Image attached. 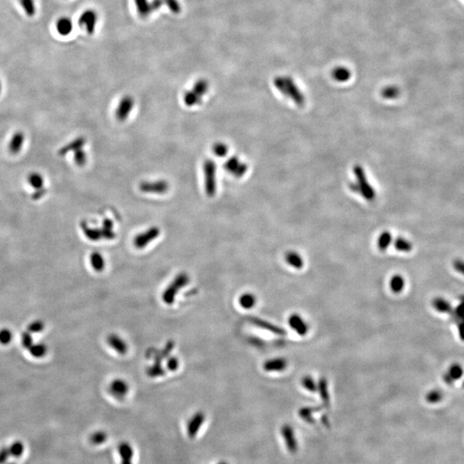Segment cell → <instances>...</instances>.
Wrapping results in <instances>:
<instances>
[{
  "label": "cell",
  "instance_id": "c3c4849f",
  "mask_svg": "<svg viewBox=\"0 0 464 464\" xmlns=\"http://www.w3.org/2000/svg\"><path fill=\"white\" fill-rule=\"evenodd\" d=\"M163 2L166 3L167 6L169 7L172 12L175 14H178L181 12V4H180L178 0H163Z\"/></svg>",
  "mask_w": 464,
  "mask_h": 464
},
{
  "label": "cell",
  "instance_id": "7c38bea8",
  "mask_svg": "<svg viewBox=\"0 0 464 464\" xmlns=\"http://www.w3.org/2000/svg\"><path fill=\"white\" fill-rule=\"evenodd\" d=\"M289 326L291 330H294L296 333L304 336L309 331V326L304 318L298 314H291L288 318Z\"/></svg>",
  "mask_w": 464,
  "mask_h": 464
},
{
  "label": "cell",
  "instance_id": "44dd1931",
  "mask_svg": "<svg viewBox=\"0 0 464 464\" xmlns=\"http://www.w3.org/2000/svg\"><path fill=\"white\" fill-rule=\"evenodd\" d=\"M392 235L388 231H384L378 236L377 240V246L378 250L381 252H384L388 250V248L392 244Z\"/></svg>",
  "mask_w": 464,
  "mask_h": 464
},
{
  "label": "cell",
  "instance_id": "74e56055",
  "mask_svg": "<svg viewBox=\"0 0 464 464\" xmlns=\"http://www.w3.org/2000/svg\"><path fill=\"white\" fill-rule=\"evenodd\" d=\"M302 386L311 393H316L317 391V384L311 376H304L301 380Z\"/></svg>",
  "mask_w": 464,
  "mask_h": 464
},
{
  "label": "cell",
  "instance_id": "9a60e30c",
  "mask_svg": "<svg viewBox=\"0 0 464 464\" xmlns=\"http://www.w3.org/2000/svg\"><path fill=\"white\" fill-rule=\"evenodd\" d=\"M250 322H251V324H254V325L259 327V328L263 329V330H267L269 332L275 333V334H278V335H285V333H286L285 330H284V329H281L280 327L274 325V324H272L271 323H269V322L263 320V319L257 318V317H252V318L250 319Z\"/></svg>",
  "mask_w": 464,
  "mask_h": 464
},
{
  "label": "cell",
  "instance_id": "f1b7e54d",
  "mask_svg": "<svg viewBox=\"0 0 464 464\" xmlns=\"http://www.w3.org/2000/svg\"><path fill=\"white\" fill-rule=\"evenodd\" d=\"M432 306L434 307L436 311L441 313H451L452 311V305L444 298H435L432 301Z\"/></svg>",
  "mask_w": 464,
  "mask_h": 464
},
{
  "label": "cell",
  "instance_id": "4316f807",
  "mask_svg": "<svg viewBox=\"0 0 464 464\" xmlns=\"http://www.w3.org/2000/svg\"><path fill=\"white\" fill-rule=\"evenodd\" d=\"M82 228H83L85 236H86L90 240L93 241V242H97V241H99L100 239L103 238L102 229L89 227L85 223H83V224H82Z\"/></svg>",
  "mask_w": 464,
  "mask_h": 464
},
{
  "label": "cell",
  "instance_id": "11a10c76",
  "mask_svg": "<svg viewBox=\"0 0 464 464\" xmlns=\"http://www.w3.org/2000/svg\"><path fill=\"white\" fill-rule=\"evenodd\" d=\"M163 0H152L151 2V9L153 11L158 10L162 4H163Z\"/></svg>",
  "mask_w": 464,
  "mask_h": 464
},
{
  "label": "cell",
  "instance_id": "5b68a950",
  "mask_svg": "<svg viewBox=\"0 0 464 464\" xmlns=\"http://www.w3.org/2000/svg\"><path fill=\"white\" fill-rule=\"evenodd\" d=\"M160 236V229L157 226L149 228L145 231L138 234L133 239V244L138 250H143L145 247L156 240Z\"/></svg>",
  "mask_w": 464,
  "mask_h": 464
},
{
  "label": "cell",
  "instance_id": "e0dca14e",
  "mask_svg": "<svg viewBox=\"0 0 464 464\" xmlns=\"http://www.w3.org/2000/svg\"><path fill=\"white\" fill-rule=\"evenodd\" d=\"M119 454L121 458V464H133L134 456L133 448L128 442H122L119 445Z\"/></svg>",
  "mask_w": 464,
  "mask_h": 464
},
{
  "label": "cell",
  "instance_id": "30bf717a",
  "mask_svg": "<svg viewBox=\"0 0 464 464\" xmlns=\"http://www.w3.org/2000/svg\"><path fill=\"white\" fill-rule=\"evenodd\" d=\"M205 413L199 411L195 413L188 423V435L190 439H195L199 431L201 428L202 425L205 422Z\"/></svg>",
  "mask_w": 464,
  "mask_h": 464
},
{
  "label": "cell",
  "instance_id": "ee69618b",
  "mask_svg": "<svg viewBox=\"0 0 464 464\" xmlns=\"http://www.w3.org/2000/svg\"><path fill=\"white\" fill-rule=\"evenodd\" d=\"M442 399H443V394L441 391H437V390L430 391L429 393L426 396V400L429 403H437Z\"/></svg>",
  "mask_w": 464,
  "mask_h": 464
},
{
  "label": "cell",
  "instance_id": "d590c367",
  "mask_svg": "<svg viewBox=\"0 0 464 464\" xmlns=\"http://www.w3.org/2000/svg\"><path fill=\"white\" fill-rule=\"evenodd\" d=\"M19 3L23 7L27 16H35L36 12L35 0H19Z\"/></svg>",
  "mask_w": 464,
  "mask_h": 464
},
{
  "label": "cell",
  "instance_id": "bcb514c9",
  "mask_svg": "<svg viewBox=\"0 0 464 464\" xmlns=\"http://www.w3.org/2000/svg\"><path fill=\"white\" fill-rule=\"evenodd\" d=\"M44 323L42 321L36 320L32 322L28 327V331L29 333H40L44 330Z\"/></svg>",
  "mask_w": 464,
  "mask_h": 464
},
{
  "label": "cell",
  "instance_id": "f5cc1de1",
  "mask_svg": "<svg viewBox=\"0 0 464 464\" xmlns=\"http://www.w3.org/2000/svg\"><path fill=\"white\" fill-rule=\"evenodd\" d=\"M10 453L9 448L3 447L0 450V464H4L10 458Z\"/></svg>",
  "mask_w": 464,
  "mask_h": 464
},
{
  "label": "cell",
  "instance_id": "60d3db41",
  "mask_svg": "<svg viewBox=\"0 0 464 464\" xmlns=\"http://www.w3.org/2000/svg\"><path fill=\"white\" fill-rule=\"evenodd\" d=\"M84 143H85L84 138H77V139H76V140H74L72 143H70V144H69V145H67V146H66V147L63 148V149L61 150V154H63V155H64V154L66 153L68 151H70V150L76 151V150H77V149H80V148L83 147Z\"/></svg>",
  "mask_w": 464,
  "mask_h": 464
},
{
  "label": "cell",
  "instance_id": "52a82bcc",
  "mask_svg": "<svg viewBox=\"0 0 464 464\" xmlns=\"http://www.w3.org/2000/svg\"><path fill=\"white\" fill-rule=\"evenodd\" d=\"M170 189V184L164 180H158L153 182H143L139 185V189L145 194L163 195Z\"/></svg>",
  "mask_w": 464,
  "mask_h": 464
},
{
  "label": "cell",
  "instance_id": "2e32d148",
  "mask_svg": "<svg viewBox=\"0 0 464 464\" xmlns=\"http://www.w3.org/2000/svg\"><path fill=\"white\" fill-rule=\"evenodd\" d=\"M287 367V361L284 358H273L266 360L263 369L267 372H280L285 371Z\"/></svg>",
  "mask_w": 464,
  "mask_h": 464
},
{
  "label": "cell",
  "instance_id": "4dcf8cb0",
  "mask_svg": "<svg viewBox=\"0 0 464 464\" xmlns=\"http://www.w3.org/2000/svg\"><path fill=\"white\" fill-rule=\"evenodd\" d=\"M400 95V89L396 85H388L383 88L381 96L383 98L387 100H394Z\"/></svg>",
  "mask_w": 464,
  "mask_h": 464
},
{
  "label": "cell",
  "instance_id": "3957f363",
  "mask_svg": "<svg viewBox=\"0 0 464 464\" xmlns=\"http://www.w3.org/2000/svg\"><path fill=\"white\" fill-rule=\"evenodd\" d=\"M189 282V275L185 272H181L176 276V278H174L173 281L171 282L170 285L167 286L166 289L163 291L162 299L164 302V304H168V305L173 304L177 293L179 292L181 289L188 285Z\"/></svg>",
  "mask_w": 464,
  "mask_h": 464
},
{
  "label": "cell",
  "instance_id": "83f0119b",
  "mask_svg": "<svg viewBox=\"0 0 464 464\" xmlns=\"http://www.w3.org/2000/svg\"><path fill=\"white\" fill-rule=\"evenodd\" d=\"M317 391L320 393L321 398L326 406H330V399L329 391H328V383L324 378H321L319 383L317 384Z\"/></svg>",
  "mask_w": 464,
  "mask_h": 464
},
{
  "label": "cell",
  "instance_id": "cb8c5ba5",
  "mask_svg": "<svg viewBox=\"0 0 464 464\" xmlns=\"http://www.w3.org/2000/svg\"><path fill=\"white\" fill-rule=\"evenodd\" d=\"M90 260V265L96 272H102L105 268V260L99 252H93Z\"/></svg>",
  "mask_w": 464,
  "mask_h": 464
},
{
  "label": "cell",
  "instance_id": "ab89813d",
  "mask_svg": "<svg viewBox=\"0 0 464 464\" xmlns=\"http://www.w3.org/2000/svg\"><path fill=\"white\" fill-rule=\"evenodd\" d=\"M229 151V147L223 142H217L212 145V152L218 157H225Z\"/></svg>",
  "mask_w": 464,
  "mask_h": 464
},
{
  "label": "cell",
  "instance_id": "7dc6e473",
  "mask_svg": "<svg viewBox=\"0 0 464 464\" xmlns=\"http://www.w3.org/2000/svg\"><path fill=\"white\" fill-rule=\"evenodd\" d=\"M312 413H313V408L312 407H303L299 411V415H300L302 419L309 423L314 422Z\"/></svg>",
  "mask_w": 464,
  "mask_h": 464
},
{
  "label": "cell",
  "instance_id": "91938a15",
  "mask_svg": "<svg viewBox=\"0 0 464 464\" xmlns=\"http://www.w3.org/2000/svg\"><path fill=\"white\" fill-rule=\"evenodd\" d=\"M15 464V463H10V464Z\"/></svg>",
  "mask_w": 464,
  "mask_h": 464
},
{
  "label": "cell",
  "instance_id": "9c48e42d",
  "mask_svg": "<svg viewBox=\"0 0 464 464\" xmlns=\"http://www.w3.org/2000/svg\"><path fill=\"white\" fill-rule=\"evenodd\" d=\"M98 20V15L94 10L89 9V10H84L81 14L78 23L83 28L85 29L87 32L89 34H93L96 30V23Z\"/></svg>",
  "mask_w": 464,
  "mask_h": 464
},
{
  "label": "cell",
  "instance_id": "d4e9b609",
  "mask_svg": "<svg viewBox=\"0 0 464 464\" xmlns=\"http://www.w3.org/2000/svg\"><path fill=\"white\" fill-rule=\"evenodd\" d=\"M238 303L240 304L242 308L245 310H250L255 307L256 304V297L253 293L250 292H245L244 294L240 296L238 299Z\"/></svg>",
  "mask_w": 464,
  "mask_h": 464
},
{
  "label": "cell",
  "instance_id": "f35d334b",
  "mask_svg": "<svg viewBox=\"0 0 464 464\" xmlns=\"http://www.w3.org/2000/svg\"><path fill=\"white\" fill-rule=\"evenodd\" d=\"M107 439H108V434L107 432H103V431H97V432H94L90 438V442L95 445H102L107 441Z\"/></svg>",
  "mask_w": 464,
  "mask_h": 464
},
{
  "label": "cell",
  "instance_id": "836d02e7",
  "mask_svg": "<svg viewBox=\"0 0 464 464\" xmlns=\"http://www.w3.org/2000/svg\"><path fill=\"white\" fill-rule=\"evenodd\" d=\"M29 352L33 357H35L36 359H40V358H42L43 356L46 355L47 346L42 343L33 344L32 346L29 348Z\"/></svg>",
  "mask_w": 464,
  "mask_h": 464
},
{
  "label": "cell",
  "instance_id": "484cf974",
  "mask_svg": "<svg viewBox=\"0 0 464 464\" xmlns=\"http://www.w3.org/2000/svg\"><path fill=\"white\" fill-rule=\"evenodd\" d=\"M191 90H192L193 92L196 94V96L202 99L203 96H205V94L208 91L209 83L207 80H205L204 78L199 79V80L196 81Z\"/></svg>",
  "mask_w": 464,
  "mask_h": 464
},
{
  "label": "cell",
  "instance_id": "5bb4252c",
  "mask_svg": "<svg viewBox=\"0 0 464 464\" xmlns=\"http://www.w3.org/2000/svg\"><path fill=\"white\" fill-rule=\"evenodd\" d=\"M108 344L111 348L114 349L117 353L121 355H124L128 351V346L127 342L122 337L119 336L116 333H111L107 339Z\"/></svg>",
  "mask_w": 464,
  "mask_h": 464
},
{
  "label": "cell",
  "instance_id": "f907efd6",
  "mask_svg": "<svg viewBox=\"0 0 464 464\" xmlns=\"http://www.w3.org/2000/svg\"><path fill=\"white\" fill-rule=\"evenodd\" d=\"M22 345H23V347L26 349H29L31 346H32L33 344V339L31 334L29 333V331L28 332H24V333L22 334Z\"/></svg>",
  "mask_w": 464,
  "mask_h": 464
},
{
  "label": "cell",
  "instance_id": "d6986e66",
  "mask_svg": "<svg viewBox=\"0 0 464 464\" xmlns=\"http://www.w3.org/2000/svg\"><path fill=\"white\" fill-rule=\"evenodd\" d=\"M285 261L289 266L294 269H298V270L301 269L304 265V259L300 256V254L293 250L285 253Z\"/></svg>",
  "mask_w": 464,
  "mask_h": 464
},
{
  "label": "cell",
  "instance_id": "ac0fdd59",
  "mask_svg": "<svg viewBox=\"0 0 464 464\" xmlns=\"http://www.w3.org/2000/svg\"><path fill=\"white\" fill-rule=\"evenodd\" d=\"M331 76L337 83H343L348 82L352 77V71L348 67L344 66H338L331 71Z\"/></svg>",
  "mask_w": 464,
  "mask_h": 464
},
{
  "label": "cell",
  "instance_id": "ffe728a7",
  "mask_svg": "<svg viewBox=\"0 0 464 464\" xmlns=\"http://www.w3.org/2000/svg\"><path fill=\"white\" fill-rule=\"evenodd\" d=\"M56 28H57L58 32L61 35L66 36V35H68L71 32L72 28H73V24H72L70 18H69L67 16H63V17H61L58 20V22L56 23Z\"/></svg>",
  "mask_w": 464,
  "mask_h": 464
},
{
  "label": "cell",
  "instance_id": "ba28073f",
  "mask_svg": "<svg viewBox=\"0 0 464 464\" xmlns=\"http://www.w3.org/2000/svg\"><path fill=\"white\" fill-rule=\"evenodd\" d=\"M134 107V100L130 96H125L120 101L119 105L116 108V117L119 122H124L131 114L132 110Z\"/></svg>",
  "mask_w": 464,
  "mask_h": 464
},
{
  "label": "cell",
  "instance_id": "6f0895ef",
  "mask_svg": "<svg viewBox=\"0 0 464 464\" xmlns=\"http://www.w3.org/2000/svg\"><path fill=\"white\" fill-rule=\"evenodd\" d=\"M228 464L227 463H225V462H221V463H219V464Z\"/></svg>",
  "mask_w": 464,
  "mask_h": 464
},
{
  "label": "cell",
  "instance_id": "603a6c76",
  "mask_svg": "<svg viewBox=\"0 0 464 464\" xmlns=\"http://www.w3.org/2000/svg\"><path fill=\"white\" fill-rule=\"evenodd\" d=\"M405 287V279L400 274H395L392 276L390 280V288L391 291L394 292L396 294L400 293L403 291Z\"/></svg>",
  "mask_w": 464,
  "mask_h": 464
},
{
  "label": "cell",
  "instance_id": "db71d44e",
  "mask_svg": "<svg viewBox=\"0 0 464 464\" xmlns=\"http://www.w3.org/2000/svg\"><path fill=\"white\" fill-rule=\"evenodd\" d=\"M455 318L458 319H464V301L458 305V308L455 310Z\"/></svg>",
  "mask_w": 464,
  "mask_h": 464
},
{
  "label": "cell",
  "instance_id": "8992f818",
  "mask_svg": "<svg viewBox=\"0 0 464 464\" xmlns=\"http://www.w3.org/2000/svg\"><path fill=\"white\" fill-rule=\"evenodd\" d=\"M224 170L227 171L228 173L231 174L232 176L240 178L247 173L249 170V166L247 163H244L241 160L239 157L237 156L230 157L224 165Z\"/></svg>",
  "mask_w": 464,
  "mask_h": 464
},
{
  "label": "cell",
  "instance_id": "4fadbf2b",
  "mask_svg": "<svg viewBox=\"0 0 464 464\" xmlns=\"http://www.w3.org/2000/svg\"><path fill=\"white\" fill-rule=\"evenodd\" d=\"M129 385L123 379H115L109 384V393L117 399H122L128 394Z\"/></svg>",
  "mask_w": 464,
  "mask_h": 464
},
{
  "label": "cell",
  "instance_id": "816d5d0a",
  "mask_svg": "<svg viewBox=\"0 0 464 464\" xmlns=\"http://www.w3.org/2000/svg\"><path fill=\"white\" fill-rule=\"evenodd\" d=\"M167 367L170 371H176L179 367V360L176 357H170L167 361Z\"/></svg>",
  "mask_w": 464,
  "mask_h": 464
},
{
  "label": "cell",
  "instance_id": "e575fe53",
  "mask_svg": "<svg viewBox=\"0 0 464 464\" xmlns=\"http://www.w3.org/2000/svg\"><path fill=\"white\" fill-rule=\"evenodd\" d=\"M464 376V369L458 364H453L449 369L448 377L452 381L459 380Z\"/></svg>",
  "mask_w": 464,
  "mask_h": 464
},
{
  "label": "cell",
  "instance_id": "680465c9",
  "mask_svg": "<svg viewBox=\"0 0 464 464\" xmlns=\"http://www.w3.org/2000/svg\"><path fill=\"white\" fill-rule=\"evenodd\" d=\"M0 92H1V83H0Z\"/></svg>",
  "mask_w": 464,
  "mask_h": 464
},
{
  "label": "cell",
  "instance_id": "f6af8a7d",
  "mask_svg": "<svg viewBox=\"0 0 464 464\" xmlns=\"http://www.w3.org/2000/svg\"><path fill=\"white\" fill-rule=\"evenodd\" d=\"M12 339V333L8 329L0 330V344L8 345Z\"/></svg>",
  "mask_w": 464,
  "mask_h": 464
},
{
  "label": "cell",
  "instance_id": "b9f144b4",
  "mask_svg": "<svg viewBox=\"0 0 464 464\" xmlns=\"http://www.w3.org/2000/svg\"><path fill=\"white\" fill-rule=\"evenodd\" d=\"M147 373L151 378H156V377L163 376L164 374V371H163V368L161 366V363L155 362L154 365L148 369Z\"/></svg>",
  "mask_w": 464,
  "mask_h": 464
},
{
  "label": "cell",
  "instance_id": "d6a6232c",
  "mask_svg": "<svg viewBox=\"0 0 464 464\" xmlns=\"http://www.w3.org/2000/svg\"><path fill=\"white\" fill-rule=\"evenodd\" d=\"M23 139H24V136L22 133H17L13 136L10 144V150L11 153L16 154L20 151V149L23 146Z\"/></svg>",
  "mask_w": 464,
  "mask_h": 464
},
{
  "label": "cell",
  "instance_id": "7402d4cb",
  "mask_svg": "<svg viewBox=\"0 0 464 464\" xmlns=\"http://www.w3.org/2000/svg\"><path fill=\"white\" fill-rule=\"evenodd\" d=\"M135 5L138 10V15L145 18L150 16L153 10L151 9V2L149 0H134Z\"/></svg>",
  "mask_w": 464,
  "mask_h": 464
},
{
  "label": "cell",
  "instance_id": "277c9868",
  "mask_svg": "<svg viewBox=\"0 0 464 464\" xmlns=\"http://www.w3.org/2000/svg\"><path fill=\"white\" fill-rule=\"evenodd\" d=\"M203 172L205 194L209 197H212L215 196L217 190V165L214 161L211 159L205 160L203 163Z\"/></svg>",
  "mask_w": 464,
  "mask_h": 464
},
{
  "label": "cell",
  "instance_id": "9f6ffc18",
  "mask_svg": "<svg viewBox=\"0 0 464 464\" xmlns=\"http://www.w3.org/2000/svg\"><path fill=\"white\" fill-rule=\"evenodd\" d=\"M458 329H459V335H460V339H461L462 340H464V320H462L461 323L459 324Z\"/></svg>",
  "mask_w": 464,
  "mask_h": 464
},
{
  "label": "cell",
  "instance_id": "6da1fadb",
  "mask_svg": "<svg viewBox=\"0 0 464 464\" xmlns=\"http://www.w3.org/2000/svg\"><path fill=\"white\" fill-rule=\"evenodd\" d=\"M272 83L276 90L284 97L293 102L295 105L298 107L304 105L305 96L292 77L287 75H279L273 78Z\"/></svg>",
  "mask_w": 464,
  "mask_h": 464
},
{
  "label": "cell",
  "instance_id": "8fae6325",
  "mask_svg": "<svg viewBox=\"0 0 464 464\" xmlns=\"http://www.w3.org/2000/svg\"><path fill=\"white\" fill-rule=\"evenodd\" d=\"M281 435L285 440L286 448L291 453L297 452L298 449V440L295 436L294 430L290 425H284L281 427Z\"/></svg>",
  "mask_w": 464,
  "mask_h": 464
},
{
  "label": "cell",
  "instance_id": "1f68e13d",
  "mask_svg": "<svg viewBox=\"0 0 464 464\" xmlns=\"http://www.w3.org/2000/svg\"><path fill=\"white\" fill-rule=\"evenodd\" d=\"M394 246L395 249L400 252H409L413 249L409 241L402 237H397L395 240Z\"/></svg>",
  "mask_w": 464,
  "mask_h": 464
},
{
  "label": "cell",
  "instance_id": "f546056e",
  "mask_svg": "<svg viewBox=\"0 0 464 464\" xmlns=\"http://www.w3.org/2000/svg\"><path fill=\"white\" fill-rule=\"evenodd\" d=\"M102 234H103V239H106V240H112L116 237L112 221L109 219L104 220L103 228H102Z\"/></svg>",
  "mask_w": 464,
  "mask_h": 464
},
{
  "label": "cell",
  "instance_id": "7bdbcfd3",
  "mask_svg": "<svg viewBox=\"0 0 464 464\" xmlns=\"http://www.w3.org/2000/svg\"><path fill=\"white\" fill-rule=\"evenodd\" d=\"M29 183L32 185L33 188L36 189H42L43 187V178L41 175L37 173L31 174L29 176Z\"/></svg>",
  "mask_w": 464,
  "mask_h": 464
},
{
  "label": "cell",
  "instance_id": "681fc988",
  "mask_svg": "<svg viewBox=\"0 0 464 464\" xmlns=\"http://www.w3.org/2000/svg\"><path fill=\"white\" fill-rule=\"evenodd\" d=\"M74 152H75V162L77 163V165L83 166V164L86 163V155L84 153V151H82L80 148L74 151Z\"/></svg>",
  "mask_w": 464,
  "mask_h": 464
},
{
  "label": "cell",
  "instance_id": "8d00e7d4",
  "mask_svg": "<svg viewBox=\"0 0 464 464\" xmlns=\"http://www.w3.org/2000/svg\"><path fill=\"white\" fill-rule=\"evenodd\" d=\"M10 456L14 458H21L24 452V445L21 441H16L9 447Z\"/></svg>",
  "mask_w": 464,
  "mask_h": 464
},
{
  "label": "cell",
  "instance_id": "7a4b0ae2",
  "mask_svg": "<svg viewBox=\"0 0 464 464\" xmlns=\"http://www.w3.org/2000/svg\"><path fill=\"white\" fill-rule=\"evenodd\" d=\"M354 181L349 184V188L352 192L361 196L367 201H373L376 198V191L369 182L365 170L360 165H356L353 168Z\"/></svg>",
  "mask_w": 464,
  "mask_h": 464
}]
</instances>
